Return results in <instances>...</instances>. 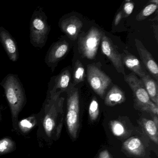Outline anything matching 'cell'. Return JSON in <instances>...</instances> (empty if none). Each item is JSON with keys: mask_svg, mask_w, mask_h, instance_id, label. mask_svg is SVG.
Listing matches in <instances>:
<instances>
[{"mask_svg": "<svg viewBox=\"0 0 158 158\" xmlns=\"http://www.w3.org/2000/svg\"><path fill=\"white\" fill-rule=\"evenodd\" d=\"M0 42L10 61L15 62L19 57L15 40L5 28L0 27Z\"/></svg>", "mask_w": 158, "mask_h": 158, "instance_id": "8fae6325", "label": "cell"}, {"mask_svg": "<svg viewBox=\"0 0 158 158\" xmlns=\"http://www.w3.org/2000/svg\"><path fill=\"white\" fill-rule=\"evenodd\" d=\"M126 100L124 92L117 85H114L107 93L105 99V104L108 106H114L122 104Z\"/></svg>", "mask_w": 158, "mask_h": 158, "instance_id": "9a60e30c", "label": "cell"}, {"mask_svg": "<svg viewBox=\"0 0 158 158\" xmlns=\"http://www.w3.org/2000/svg\"><path fill=\"white\" fill-rule=\"evenodd\" d=\"M134 8V5L132 2L128 1L124 4L123 8V18L127 17L132 14Z\"/></svg>", "mask_w": 158, "mask_h": 158, "instance_id": "d4e9b609", "label": "cell"}, {"mask_svg": "<svg viewBox=\"0 0 158 158\" xmlns=\"http://www.w3.org/2000/svg\"><path fill=\"white\" fill-rule=\"evenodd\" d=\"M1 119H2V116H1V110H0V121H1Z\"/></svg>", "mask_w": 158, "mask_h": 158, "instance_id": "83f0119b", "label": "cell"}, {"mask_svg": "<svg viewBox=\"0 0 158 158\" xmlns=\"http://www.w3.org/2000/svg\"><path fill=\"white\" fill-rule=\"evenodd\" d=\"M70 72L68 69H65L55 77L51 79L49 85L47 94L53 95L58 92H61L63 94L68 90L70 82Z\"/></svg>", "mask_w": 158, "mask_h": 158, "instance_id": "7c38bea8", "label": "cell"}, {"mask_svg": "<svg viewBox=\"0 0 158 158\" xmlns=\"http://www.w3.org/2000/svg\"></svg>", "mask_w": 158, "mask_h": 158, "instance_id": "f1b7e54d", "label": "cell"}, {"mask_svg": "<svg viewBox=\"0 0 158 158\" xmlns=\"http://www.w3.org/2000/svg\"><path fill=\"white\" fill-rule=\"evenodd\" d=\"M84 77H85V69L83 67V65L80 61L77 60L74 65V76H73L74 85L83 81Z\"/></svg>", "mask_w": 158, "mask_h": 158, "instance_id": "44dd1931", "label": "cell"}, {"mask_svg": "<svg viewBox=\"0 0 158 158\" xmlns=\"http://www.w3.org/2000/svg\"><path fill=\"white\" fill-rule=\"evenodd\" d=\"M123 148L129 154L137 156H143L145 153L143 144L137 137H130L126 140L123 143Z\"/></svg>", "mask_w": 158, "mask_h": 158, "instance_id": "2e32d148", "label": "cell"}, {"mask_svg": "<svg viewBox=\"0 0 158 158\" xmlns=\"http://www.w3.org/2000/svg\"><path fill=\"white\" fill-rule=\"evenodd\" d=\"M67 90L66 123L70 137L75 139L79 128V96L78 89L74 86Z\"/></svg>", "mask_w": 158, "mask_h": 158, "instance_id": "5b68a950", "label": "cell"}, {"mask_svg": "<svg viewBox=\"0 0 158 158\" xmlns=\"http://www.w3.org/2000/svg\"><path fill=\"white\" fill-rule=\"evenodd\" d=\"M47 20L42 8L37 7L33 12L30 23V41L35 48L41 49L46 44L51 30Z\"/></svg>", "mask_w": 158, "mask_h": 158, "instance_id": "3957f363", "label": "cell"}, {"mask_svg": "<svg viewBox=\"0 0 158 158\" xmlns=\"http://www.w3.org/2000/svg\"><path fill=\"white\" fill-rule=\"evenodd\" d=\"M4 90L7 103L10 107L12 125L17 132L19 115L27 103V97L22 83L17 75L9 74L0 83Z\"/></svg>", "mask_w": 158, "mask_h": 158, "instance_id": "7a4b0ae2", "label": "cell"}, {"mask_svg": "<svg viewBox=\"0 0 158 158\" xmlns=\"http://www.w3.org/2000/svg\"><path fill=\"white\" fill-rule=\"evenodd\" d=\"M146 90L151 101L158 106V87L157 82L147 74L141 78Z\"/></svg>", "mask_w": 158, "mask_h": 158, "instance_id": "e0dca14e", "label": "cell"}, {"mask_svg": "<svg viewBox=\"0 0 158 158\" xmlns=\"http://www.w3.org/2000/svg\"><path fill=\"white\" fill-rule=\"evenodd\" d=\"M122 18H123L122 11H120L115 17V19H114V25L115 26H117Z\"/></svg>", "mask_w": 158, "mask_h": 158, "instance_id": "484cf974", "label": "cell"}, {"mask_svg": "<svg viewBox=\"0 0 158 158\" xmlns=\"http://www.w3.org/2000/svg\"><path fill=\"white\" fill-rule=\"evenodd\" d=\"M142 125L148 137L152 141L158 144V125L152 120L143 119Z\"/></svg>", "mask_w": 158, "mask_h": 158, "instance_id": "d6986e66", "label": "cell"}, {"mask_svg": "<svg viewBox=\"0 0 158 158\" xmlns=\"http://www.w3.org/2000/svg\"><path fill=\"white\" fill-rule=\"evenodd\" d=\"M98 158H111L110 154L107 150H104L100 153Z\"/></svg>", "mask_w": 158, "mask_h": 158, "instance_id": "4316f807", "label": "cell"}, {"mask_svg": "<svg viewBox=\"0 0 158 158\" xmlns=\"http://www.w3.org/2000/svg\"><path fill=\"white\" fill-rule=\"evenodd\" d=\"M83 26L82 21L76 16L63 19L59 22L61 31L72 40H75L79 38Z\"/></svg>", "mask_w": 158, "mask_h": 158, "instance_id": "30bf717a", "label": "cell"}, {"mask_svg": "<svg viewBox=\"0 0 158 158\" xmlns=\"http://www.w3.org/2000/svg\"><path fill=\"white\" fill-rule=\"evenodd\" d=\"M69 45L66 40H59L52 44L46 53L45 62L53 72L58 63L68 52Z\"/></svg>", "mask_w": 158, "mask_h": 158, "instance_id": "ba28073f", "label": "cell"}, {"mask_svg": "<svg viewBox=\"0 0 158 158\" xmlns=\"http://www.w3.org/2000/svg\"><path fill=\"white\" fill-rule=\"evenodd\" d=\"M122 58L123 65H125L126 67L130 69L141 78L146 75V72L142 67L140 61L133 55L127 51H124V52L122 55Z\"/></svg>", "mask_w": 158, "mask_h": 158, "instance_id": "5bb4252c", "label": "cell"}, {"mask_svg": "<svg viewBox=\"0 0 158 158\" xmlns=\"http://www.w3.org/2000/svg\"><path fill=\"white\" fill-rule=\"evenodd\" d=\"M87 77L92 90L103 98L106 90L111 83V79L94 65L87 66Z\"/></svg>", "mask_w": 158, "mask_h": 158, "instance_id": "52a82bcc", "label": "cell"}, {"mask_svg": "<svg viewBox=\"0 0 158 158\" xmlns=\"http://www.w3.org/2000/svg\"><path fill=\"white\" fill-rule=\"evenodd\" d=\"M158 5L156 4L152 3L147 6L143 11L136 17V20L142 21L144 20L147 17L152 15L157 9Z\"/></svg>", "mask_w": 158, "mask_h": 158, "instance_id": "603a6c76", "label": "cell"}, {"mask_svg": "<svg viewBox=\"0 0 158 158\" xmlns=\"http://www.w3.org/2000/svg\"><path fill=\"white\" fill-rule=\"evenodd\" d=\"M110 127L112 133L115 136H122L126 132L125 127L118 121H111L110 122Z\"/></svg>", "mask_w": 158, "mask_h": 158, "instance_id": "cb8c5ba5", "label": "cell"}, {"mask_svg": "<svg viewBox=\"0 0 158 158\" xmlns=\"http://www.w3.org/2000/svg\"><path fill=\"white\" fill-rule=\"evenodd\" d=\"M103 34L97 28L92 27L79 36L78 49L83 57L90 60L95 58Z\"/></svg>", "mask_w": 158, "mask_h": 158, "instance_id": "8992f818", "label": "cell"}, {"mask_svg": "<svg viewBox=\"0 0 158 158\" xmlns=\"http://www.w3.org/2000/svg\"><path fill=\"white\" fill-rule=\"evenodd\" d=\"M124 80L133 93L136 108L157 116L158 106L151 101L141 79L132 72L129 75H125Z\"/></svg>", "mask_w": 158, "mask_h": 158, "instance_id": "277c9868", "label": "cell"}, {"mask_svg": "<svg viewBox=\"0 0 158 158\" xmlns=\"http://www.w3.org/2000/svg\"><path fill=\"white\" fill-rule=\"evenodd\" d=\"M135 46L140 58L143 63L147 70L152 76L156 79L157 81L158 80V66L151 54L145 47L142 42L137 39L135 40Z\"/></svg>", "mask_w": 158, "mask_h": 158, "instance_id": "4fadbf2b", "label": "cell"}, {"mask_svg": "<svg viewBox=\"0 0 158 158\" xmlns=\"http://www.w3.org/2000/svg\"><path fill=\"white\" fill-rule=\"evenodd\" d=\"M61 92L47 94L41 110L37 113V138L40 148L49 146L60 137L64 122L65 98Z\"/></svg>", "mask_w": 158, "mask_h": 158, "instance_id": "6da1fadb", "label": "cell"}, {"mask_svg": "<svg viewBox=\"0 0 158 158\" xmlns=\"http://www.w3.org/2000/svg\"><path fill=\"white\" fill-rule=\"evenodd\" d=\"M37 114H33L28 118L19 120L18 131L23 135L29 134L35 127H37Z\"/></svg>", "mask_w": 158, "mask_h": 158, "instance_id": "ac0fdd59", "label": "cell"}, {"mask_svg": "<svg viewBox=\"0 0 158 158\" xmlns=\"http://www.w3.org/2000/svg\"><path fill=\"white\" fill-rule=\"evenodd\" d=\"M88 112L89 118L92 121H95L97 119L99 115V106L95 98H93L90 103Z\"/></svg>", "mask_w": 158, "mask_h": 158, "instance_id": "7402d4cb", "label": "cell"}, {"mask_svg": "<svg viewBox=\"0 0 158 158\" xmlns=\"http://www.w3.org/2000/svg\"><path fill=\"white\" fill-rule=\"evenodd\" d=\"M16 149V143L10 137H4L0 139V156L12 153Z\"/></svg>", "mask_w": 158, "mask_h": 158, "instance_id": "ffe728a7", "label": "cell"}, {"mask_svg": "<svg viewBox=\"0 0 158 158\" xmlns=\"http://www.w3.org/2000/svg\"><path fill=\"white\" fill-rule=\"evenodd\" d=\"M101 41L102 52L112 62L117 71L125 76V69L122 63V55L116 49L112 41L104 34Z\"/></svg>", "mask_w": 158, "mask_h": 158, "instance_id": "9c48e42d", "label": "cell"}]
</instances>
